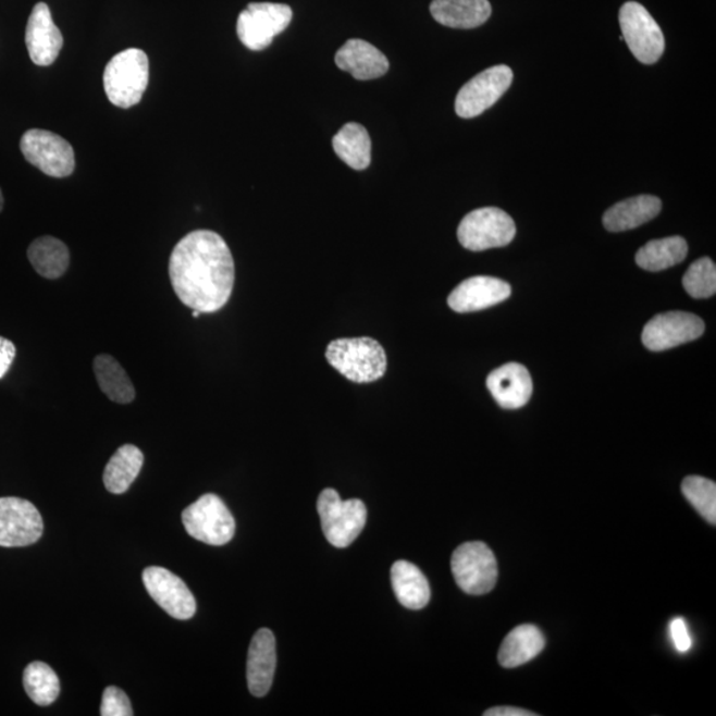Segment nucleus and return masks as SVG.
Instances as JSON below:
<instances>
[{
	"mask_svg": "<svg viewBox=\"0 0 716 716\" xmlns=\"http://www.w3.org/2000/svg\"><path fill=\"white\" fill-rule=\"evenodd\" d=\"M169 276L175 295L186 307L200 313L218 312L227 305L234 289L232 251L221 235L197 230L174 247Z\"/></svg>",
	"mask_w": 716,
	"mask_h": 716,
	"instance_id": "f257e3e1",
	"label": "nucleus"
},
{
	"mask_svg": "<svg viewBox=\"0 0 716 716\" xmlns=\"http://www.w3.org/2000/svg\"><path fill=\"white\" fill-rule=\"evenodd\" d=\"M325 356L338 373L357 384L378 381L386 372L385 350L370 337L335 340L328 345Z\"/></svg>",
	"mask_w": 716,
	"mask_h": 716,
	"instance_id": "f03ea898",
	"label": "nucleus"
},
{
	"mask_svg": "<svg viewBox=\"0 0 716 716\" xmlns=\"http://www.w3.org/2000/svg\"><path fill=\"white\" fill-rule=\"evenodd\" d=\"M149 83L148 54L129 48L116 54L104 71V89L113 106L127 109L141 101Z\"/></svg>",
	"mask_w": 716,
	"mask_h": 716,
	"instance_id": "7ed1b4c3",
	"label": "nucleus"
},
{
	"mask_svg": "<svg viewBox=\"0 0 716 716\" xmlns=\"http://www.w3.org/2000/svg\"><path fill=\"white\" fill-rule=\"evenodd\" d=\"M324 536L333 547L347 548L360 536L368 511L360 499L343 501L336 490L325 489L318 501Z\"/></svg>",
	"mask_w": 716,
	"mask_h": 716,
	"instance_id": "20e7f679",
	"label": "nucleus"
},
{
	"mask_svg": "<svg viewBox=\"0 0 716 716\" xmlns=\"http://www.w3.org/2000/svg\"><path fill=\"white\" fill-rule=\"evenodd\" d=\"M517 235L511 217L497 208H482L469 212L458 227V239L466 250L479 252L505 247Z\"/></svg>",
	"mask_w": 716,
	"mask_h": 716,
	"instance_id": "39448f33",
	"label": "nucleus"
},
{
	"mask_svg": "<svg viewBox=\"0 0 716 716\" xmlns=\"http://www.w3.org/2000/svg\"><path fill=\"white\" fill-rule=\"evenodd\" d=\"M182 523L198 542L224 545L235 535V520L220 496L206 494L182 513Z\"/></svg>",
	"mask_w": 716,
	"mask_h": 716,
	"instance_id": "423d86ee",
	"label": "nucleus"
},
{
	"mask_svg": "<svg viewBox=\"0 0 716 716\" xmlns=\"http://www.w3.org/2000/svg\"><path fill=\"white\" fill-rule=\"evenodd\" d=\"M294 12L282 3H250L236 24L239 40L248 50L263 51L293 21Z\"/></svg>",
	"mask_w": 716,
	"mask_h": 716,
	"instance_id": "0eeeda50",
	"label": "nucleus"
},
{
	"mask_svg": "<svg viewBox=\"0 0 716 716\" xmlns=\"http://www.w3.org/2000/svg\"><path fill=\"white\" fill-rule=\"evenodd\" d=\"M452 570L458 587L467 594L481 596L493 591L496 584V557L482 542L459 545L452 557Z\"/></svg>",
	"mask_w": 716,
	"mask_h": 716,
	"instance_id": "6e6552de",
	"label": "nucleus"
},
{
	"mask_svg": "<svg viewBox=\"0 0 716 716\" xmlns=\"http://www.w3.org/2000/svg\"><path fill=\"white\" fill-rule=\"evenodd\" d=\"M622 39L643 64L657 63L665 51V36L658 23L642 4L625 3L620 10Z\"/></svg>",
	"mask_w": 716,
	"mask_h": 716,
	"instance_id": "1a4fd4ad",
	"label": "nucleus"
},
{
	"mask_svg": "<svg viewBox=\"0 0 716 716\" xmlns=\"http://www.w3.org/2000/svg\"><path fill=\"white\" fill-rule=\"evenodd\" d=\"M21 150L24 159L50 177L65 178L74 173V148L57 133L27 131L21 139Z\"/></svg>",
	"mask_w": 716,
	"mask_h": 716,
	"instance_id": "9d476101",
	"label": "nucleus"
},
{
	"mask_svg": "<svg viewBox=\"0 0 716 716\" xmlns=\"http://www.w3.org/2000/svg\"><path fill=\"white\" fill-rule=\"evenodd\" d=\"M513 81V70L507 65L484 70L459 90L455 99V112L462 119L481 116L507 92Z\"/></svg>",
	"mask_w": 716,
	"mask_h": 716,
	"instance_id": "9b49d317",
	"label": "nucleus"
},
{
	"mask_svg": "<svg viewBox=\"0 0 716 716\" xmlns=\"http://www.w3.org/2000/svg\"><path fill=\"white\" fill-rule=\"evenodd\" d=\"M42 530L41 515L32 502L0 497V547H27L38 542Z\"/></svg>",
	"mask_w": 716,
	"mask_h": 716,
	"instance_id": "f8f14e48",
	"label": "nucleus"
},
{
	"mask_svg": "<svg viewBox=\"0 0 716 716\" xmlns=\"http://www.w3.org/2000/svg\"><path fill=\"white\" fill-rule=\"evenodd\" d=\"M705 332V323L696 314L667 312L657 314L643 328L642 343L649 350L663 351L694 342Z\"/></svg>",
	"mask_w": 716,
	"mask_h": 716,
	"instance_id": "ddd939ff",
	"label": "nucleus"
},
{
	"mask_svg": "<svg viewBox=\"0 0 716 716\" xmlns=\"http://www.w3.org/2000/svg\"><path fill=\"white\" fill-rule=\"evenodd\" d=\"M143 581L150 597L161 606L169 616L177 620H189L196 615L197 603L185 581L177 575L161 567L144 570Z\"/></svg>",
	"mask_w": 716,
	"mask_h": 716,
	"instance_id": "4468645a",
	"label": "nucleus"
},
{
	"mask_svg": "<svg viewBox=\"0 0 716 716\" xmlns=\"http://www.w3.org/2000/svg\"><path fill=\"white\" fill-rule=\"evenodd\" d=\"M511 296V285L502 279L474 276L460 283L448 296V307L458 313L482 311Z\"/></svg>",
	"mask_w": 716,
	"mask_h": 716,
	"instance_id": "2eb2a0df",
	"label": "nucleus"
},
{
	"mask_svg": "<svg viewBox=\"0 0 716 716\" xmlns=\"http://www.w3.org/2000/svg\"><path fill=\"white\" fill-rule=\"evenodd\" d=\"M63 42V35L52 20L50 8L42 2L35 4L26 28V46L34 64H53Z\"/></svg>",
	"mask_w": 716,
	"mask_h": 716,
	"instance_id": "dca6fc26",
	"label": "nucleus"
},
{
	"mask_svg": "<svg viewBox=\"0 0 716 716\" xmlns=\"http://www.w3.org/2000/svg\"><path fill=\"white\" fill-rule=\"evenodd\" d=\"M485 384L496 404L507 410L523 408L533 391L530 372L518 362H509L495 369L489 374Z\"/></svg>",
	"mask_w": 716,
	"mask_h": 716,
	"instance_id": "f3484780",
	"label": "nucleus"
},
{
	"mask_svg": "<svg viewBox=\"0 0 716 716\" xmlns=\"http://www.w3.org/2000/svg\"><path fill=\"white\" fill-rule=\"evenodd\" d=\"M276 669V641L270 629H259L252 637L247 658L248 690L254 696L269 694Z\"/></svg>",
	"mask_w": 716,
	"mask_h": 716,
	"instance_id": "a211bd4d",
	"label": "nucleus"
},
{
	"mask_svg": "<svg viewBox=\"0 0 716 716\" xmlns=\"http://www.w3.org/2000/svg\"><path fill=\"white\" fill-rule=\"evenodd\" d=\"M340 70L348 72L356 81H373L390 71V60L370 42L350 39L340 48L335 57Z\"/></svg>",
	"mask_w": 716,
	"mask_h": 716,
	"instance_id": "6ab92c4d",
	"label": "nucleus"
},
{
	"mask_svg": "<svg viewBox=\"0 0 716 716\" xmlns=\"http://www.w3.org/2000/svg\"><path fill=\"white\" fill-rule=\"evenodd\" d=\"M430 12L442 26L472 29L487 22L493 9L489 0H433Z\"/></svg>",
	"mask_w": 716,
	"mask_h": 716,
	"instance_id": "aec40b11",
	"label": "nucleus"
},
{
	"mask_svg": "<svg viewBox=\"0 0 716 716\" xmlns=\"http://www.w3.org/2000/svg\"><path fill=\"white\" fill-rule=\"evenodd\" d=\"M663 209L661 199L654 196H639L622 200L605 212L604 227L610 233H622L642 226L654 220Z\"/></svg>",
	"mask_w": 716,
	"mask_h": 716,
	"instance_id": "412c9836",
	"label": "nucleus"
},
{
	"mask_svg": "<svg viewBox=\"0 0 716 716\" xmlns=\"http://www.w3.org/2000/svg\"><path fill=\"white\" fill-rule=\"evenodd\" d=\"M544 646V635L535 625H519L503 641L497 661L506 669H514L536 658Z\"/></svg>",
	"mask_w": 716,
	"mask_h": 716,
	"instance_id": "4be33fe9",
	"label": "nucleus"
},
{
	"mask_svg": "<svg viewBox=\"0 0 716 716\" xmlns=\"http://www.w3.org/2000/svg\"><path fill=\"white\" fill-rule=\"evenodd\" d=\"M391 578L393 591L405 608L418 610L429 604L432 596L429 581L415 564L405 560L394 563Z\"/></svg>",
	"mask_w": 716,
	"mask_h": 716,
	"instance_id": "5701e85b",
	"label": "nucleus"
},
{
	"mask_svg": "<svg viewBox=\"0 0 716 716\" xmlns=\"http://www.w3.org/2000/svg\"><path fill=\"white\" fill-rule=\"evenodd\" d=\"M333 150L338 159L355 170H363L372 161V141L369 133L360 124H345L332 139Z\"/></svg>",
	"mask_w": 716,
	"mask_h": 716,
	"instance_id": "b1692460",
	"label": "nucleus"
},
{
	"mask_svg": "<svg viewBox=\"0 0 716 716\" xmlns=\"http://www.w3.org/2000/svg\"><path fill=\"white\" fill-rule=\"evenodd\" d=\"M144 460V454L137 446H121L106 467L104 484L109 493H126L141 472Z\"/></svg>",
	"mask_w": 716,
	"mask_h": 716,
	"instance_id": "393cba45",
	"label": "nucleus"
},
{
	"mask_svg": "<svg viewBox=\"0 0 716 716\" xmlns=\"http://www.w3.org/2000/svg\"><path fill=\"white\" fill-rule=\"evenodd\" d=\"M28 259L34 270L46 279L63 276L70 267V250L53 236H41L28 247Z\"/></svg>",
	"mask_w": 716,
	"mask_h": 716,
	"instance_id": "a878e982",
	"label": "nucleus"
},
{
	"mask_svg": "<svg viewBox=\"0 0 716 716\" xmlns=\"http://www.w3.org/2000/svg\"><path fill=\"white\" fill-rule=\"evenodd\" d=\"M688 252V242L682 236H670L647 242L635 254V262L643 270L658 272L683 262Z\"/></svg>",
	"mask_w": 716,
	"mask_h": 716,
	"instance_id": "bb28decb",
	"label": "nucleus"
},
{
	"mask_svg": "<svg viewBox=\"0 0 716 716\" xmlns=\"http://www.w3.org/2000/svg\"><path fill=\"white\" fill-rule=\"evenodd\" d=\"M94 370L101 392L113 403L125 405L136 398L135 386L116 358L109 355L97 356Z\"/></svg>",
	"mask_w": 716,
	"mask_h": 716,
	"instance_id": "cd10ccee",
	"label": "nucleus"
},
{
	"mask_svg": "<svg viewBox=\"0 0 716 716\" xmlns=\"http://www.w3.org/2000/svg\"><path fill=\"white\" fill-rule=\"evenodd\" d=\"M23 684L27 695L38 706L52 705L60 694V681L57 672L39 661H35L24 669Z\"/></svg>",
	"mask_w": 716,
	"mask_h": 716,
	"instance_id": "c85d7f7f",
	"label": "nucleus"
},
{
	"mask_svg": "<svg viewBox=\"0 0 716 716\" xmlns=\"http://www.w3.org/2000/svg\"><path fill=\"white\" fill-rule=\"evenodd\" d=\"M682 493L698 513L709 524H716V484L703 477H688L682 483Z\"/></svg>",
	"mask_w": 716,
	"mask_h": 716,
	"instance_id": "c756f323",
	"label": "nucleus"
},
{
	"mask_svg": "<svg viewBox=\"0 0 716 716\" xmlns=\"http://www.w3.org/2000/svg\"><path fill=\"white\" fill-rule=\"evenodd\" d=\"M683 287L694 299H707L716 293V267L712 259L701 258L683 276Z\"/></svg>",
	"mask_w": 716,
	"mask_h": 716,
	"instance_id": "7c9ffc66",
	"label": "nucleus"
},
{
	"mask_svg": "<svg viewBox=\"0 0 716 716\" xmlns=\"http://www.w3.org/2000/svg\"><path fill=\"white\" fill-rule=\"evenodd\" d=\"M101 716H132L133 708L129 698L123 690L109 686L102 694Z\"/></svg>",
	"mask_w": 716,
	"mask_h": 716,
	"instance_id": "2f4dec72",
	"label": "nucleus"
},
{
	"mask_svg": "<svg viewBox=\"0 0 716 716\" xmlns=\"http://www.w3.org/2000/svg\"><path fill=\"white\" fill-rule=\"evenodd\" d=\"M670 635L679 653H688L691 646H693V640H691L688 625H686V621L681 617H677L670 622Z\"/></svg>",
	"mask_w": 716,
	"mask_h": 716,
	"instance_id": "473e14b6",
	"label": "nucleus"
},
{
	"mask_svg": "<svg viewBox=\"0 0 716 716\" xmlns=\"http://www.w3.org/2000/svg\"><path fill=\"white\" fill-rule=\"evenodd\" d=\"M16 357L15 344L9 338L0 337V380L9 373V370Z\"/></svg>",
	"mask_w": 716,
	"mask_h": 716,
	"instance_id": "72a5a7b5",
	"label": "nucleus"
},
{
	"mask_svg": "<svg viewBox=\"0 0 716 716\" xmlns=\"http://www.w3.org/2000/svg\"><path fill=\"white\" fill-rule=\"evenodd\" d=\"M484 716H535V713L518 707H494L484 712Z\"/></svg>",
	"mask_w": 716,
	"mask_h": 716,
	"instance_id": "f704fd0d",
	"label": "nucleus"
},
{
	"mask_svg": "<svg viewBox=\"0 0 716 716\" xmlns=\"http://www.w3.org/2000/svg\"><path fill=\"white\" fill-rule=\"evenodd\" d=\"M3 205H4L3 193L2 190H0V211L3 210Z\"/></svg>",
	"mask_w": 716,
	"mask_h": 716,
	"instance_id": "c9c22d12",
	"label": "nucleus"
},
{
	"mask_svg": "<svg viewBox=\"0 0 716 716\" xmlns=\"http://www.w3.org/2000/svg\"><path fill=\"white\" fill-rule=\"evenodd\" d=\"M199 314H200V312H198V311H193V318L198 319V318H199Z\"/></svg>",
	"mask_w": 716,
	"mask_h": 716,
	"instance_id": "e433bc0d",
	"label": "nucleus"
}]
</instances>
